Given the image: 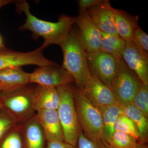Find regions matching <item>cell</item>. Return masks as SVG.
Wrapping results in <instances>:
<instances>
[{"label":"cell","mask_w":148,"mask_h":148,"mask_svg":"<svg viewBox=\"0 0 148 148\" xmlns=\"http://www.w3.org/2000/svg\"><path fill=\"white\" fill-rule=\"evenodd\" d=\"M16 6L18 12H24L26 16L25 23L19 29L31 31L34 38H42L44 42L42 46L44 49L52 45H60L75 23L76 17L65 14L60 16L56 22L40 19L32 14L26 1H17Z\"/></svg>","instance_id":"obj_1"},{"label":"cell","mask_w":148,"mask_h":148,"mask_svg":"<svg viewBox=\"0 0 148 148\" xmlns=\"http://www.w3.org/2000/svg\"><path fill=\"white\" fill-rule=\"evenodd\" d=\"M59 46L63 53L61 67L72 75L76 85L83 89L90 73L86 53L80 38L78 29L72 28Z\"/></svg>","instance_id":"obj_2"},{"label":"cell","mask_w":148,"mask_h":148,"mask_svg":"<svg viewBox=\"0 0 148 148\" xmlns=\"http://www.w3.org/2000/svg\"><path fill=\"white\" fill-rule=\"evenodd\" d=\"M29 84L0 94L2 109L16 124H25L36 112L34 104L36 87Z\"/></svg>","instance_id":"obj_3"},{"label":"cell","mask_w":148,"mask_h":148,"mask_svg":"<svg viewBox=\"0 0 148 148\" xmlns=\"http://www.w3.org/2000/svg\"><path fill=\"white\" fill-rule=\"evenodd\" d=\"M74 101L80 126L84 135L92 140H103L102 116L98 108L90 103L82 89L73 85Z\"/></svg>","instance_id":"obj_4"},{"label":"cell","mask_w":148,"mask_h":148,"mask_svg":"<svg viewBox=\"0 0 148 148\" xmlns=\"http://www.w3.org/2000/svg\"><path fill=\"white\" fill-rule=\"evenodd\" d=\"M60 102L57 111L61 122L64 140L75 147L80 132V126L74 101V91L72 84L57 88Z\"/></svg>","instance_id":"obj_5"},{"label":"cell","mask_w":148,"mask_h":148,"mask_svg":"<svg viewBox=\"0 0 148 148\" xmlns=\"http://www.w3.org/2000/svg\"><path fill=\"white\" fill-rule=\"evenodd\" d=\"M142 83L135 72L128 68L123 59H120L111 87L116 103L121 106L132 103Z\"/></svg>","instance_id":"obj_6"},{"label":"cell","mask_w":148,"mask_h":148,"mask_svg":"<svg viewBox=\"0 0 148 148\" xmlns=\"http://www.w3.org/2000/svg\"><path fill=\"white\" fill-rule=\"evenodd\" d=\"M42 46L29 52L14 51L5 47L0 49V71L21 68L27 65L38 67L59 66L58 64L46 58Z\"/></svg>","instance_id":"obj_7"},{"label":"cell","mask_w":148,"mask_h":148,"mask_svg":"<svg viewBox=\"0 0 148 148\" xmlns=\"http://www.w3.org/2000/svg\"><path fill=\"white\" fill-rule=\"evenodd\" d=\"M88 66L90 75L110 88L117 73L119 60L102 51L86 53Z\"/></svg>","instance_id":"obj_8"},{"label":"cell","mask_w":148,"mask_h":148,"mask_svg":"<svg viewBox=\"0 0 148 148\" xmlns=\"http://www.w3.org/2000/svg\"><path fill=\"white\" fill-rule=\"evenodd\" d=\"M74 82L75 80L72 75L59 66L39 67L29 73V83L37 85L57 88Z\"/></svg>","instance_id":"obj_9"},{"label":"cell","mask_w":148,"mask_h":148,"mask_svg":"<svg viewBox=\"0 0 148 148\" xmlns=\"http://www.w3.org/2000/svg\"><path fill=\"white\" fill-rule=\"evenodd\" d=\"M75 24L78 27L79 34L86 53H93L101 49L102 37L101 32L85 11L75 17Z\"/></svg>","instance_id":"obj_10"},{"label":"cell","mask_w":148,"mask_h":148,"mask_svg":"<svg viewBox=\"0 0 148 148\" xmlns=\"http://www.w3.org/2000/svg\"><path fill=\"white\" fill-rule=\"evenodd\" d=\"M82 90L85 96L96 108L116 103L110 88L90 74Z\"/></svg>","instance_id":"obj_11"},{"label":"cell","mask_w":148,"mask_h":148,"mask_svg":"<svg viewBox=\"0 0 148 148\" xmlns=\"http://www.w3.org/2000/svg\"><path fill=\"white\" fill-rule=\"evenodd\" d=\"M35 117L42 128L46 141L47 142L65 141L63 129L56 110L38 111Z\"/></svg>","instance_id":"obj_12"},{"label":"cell","mask_w":148,"mask_h":148,"mask_svg":"<svg viewBox=\"0 0 148 148\" xmlns=\"http://www.w3.org/2000/svg\"><path fill=\"white\" fill-rule=\"evenodd\" d=\"M113 8L109 0L88 9V13L101 32L119 36L115 25Z\"/></svg>","instance_id":"obj_13"},{"label":"cell","mask_w":148,"mask_h":148,"mask_svg":"<svg viewBox=\"0 0 148 148\" xmlns=\"http://www.w3.org/2000/svg\"><path fill=\"white\" fill-rule=\"evenodd\" d=\"M122 59L143 83L148 84V58L131 41L126 42Z\"/></svg>","instance_id":"obj_14"},{"label":"cell","mask_w":148,"mask_h":148,"mask_svg":"<svg viewBox=\"0 0 148 148\" xmlns=\"http://www.w3.org/2000/svg\"><path fill=\"white\" fill-rule=\"evenodd\" d=\"M115 25L118 34L125 42L131 41L135 30L140 26L139 17L125 11L113 8Z\"/></svg>","instance_id":"obj_15"},{"label":"cell","mask_w":148,"mask_h":148,"mask_svg":"<svg viewBox=\"0 0 148 148\" xmlns=\"http://www.w3.org/2000/svg\"><path fill=\"white\" fill-rule=\"evenodd\" d=\"M59 102L56 88L40 85L35 87L34 104L36 112L43 110H57Z\"/></svg>","instance_id":"obj_16"},{"label":"cell","mask_w":148,"mask_h":148,"mask_svg":"<svg viewBox=\"0 0 148 148\" xmlns=\"http://www.w3.org/2000/svg\"><path fill=\"white\" fill-rule=\"evenodd\" d=\"M29 73L21 68L0 71V88L6 92L29 84Z\"/></svg>","instance_id":"obj_17"},{"label":"cell","mask_w":148,"mask_h":148,"mask_svg":"<svg viewBox=\"0 0 148 148\" xmlns=\"http://www.w3.org/2000/svg\"><path fill=\"white\" fill-rule=\"evenodd\" d=\"M103 121V139L109 144L115 132L114 125L118 117L123 113L122 107L117 103L98 108Z\"/></svg>","instance_id":"obj_18"},{"label":"cell","mask_w":148,"mask_h":148,"mask_svg":"<svg viewBox=\"0 0 148 148\" xmlns=\"http://www.w3.org/2000/svg\"><path fill=\"white\" fill-rule=\"evenodd\" d=\"M122 107L123 113L133 122L139 135V143L147 144L148 140V118L132 103Z\"/></svg>","instance_id":"obj_19"},{"label":"cell","mask_w":148,"mask_h":148,"mask_svg":"<svg viewBox=\"0 0 148 148\" xmlns=\"http://www.w3.org/2000/svg\"><path fill=\"white\" fill-rule=\"evenodd\" d=\"M25 148H44L45 138L35 117L23 125Z\"/></svg>","instance_id":"obj_20"},{"label":"cell","mask_w":148,"mask_h":148,"mask_svg":"<svg viewBox=\"0 0 148 148\" xmlns=\"http://www.w3.org/2000/svg\"><path fill=\"white\" fill-rule=\"evenodd\" d=\"M101 33L102 40L100 50L119 60L122 59L126 42L119 36L109 34L101 32Z\"/></svg>","instance_id":"obj_21"},{"label":"cell","mask_w":148,"mask_h":148,"mask_svg":"<svg viewBox=\"0 0 148 148\" xmlns=\"http://www.w3.org/2000/svg\"><path fill=\"white\" fill-rule=\"evenodd\" d=\"M0 148H25L23 125L17 124L0 141Z\"/></svg>","instance_id":"obj_22"},{"label":"cell","mask_w":148,"mask_h":148,"mask_svg":"<svg viewBox=\"0 0 148 148\" xmlns=\"http://www.w3.org/2000/svg\"><path fill=\"white\" fill-rule=\"evenodd\" d=\"M139 142L126 133L115 131L112 136L109 145L111 148H136Z\"/></svg>","instance_id":"obj_23"},{"label":"cell","mask_w":148,"mask_h":148,"mask_svg":"<svg viewBox=\"0 0 148 148\" xmlns=\"http://www.w3.org/2000/svg\"><path fill=\"white\" fill-rule=\"evenodd\" d=\"M115 131H120L131 135L139 142V135L133 122L124 114L118 117L114 125Z\"/></svg>","instance_id":"obj_24"},{"label":"cell","mask_w":148,"mask_h":148,"mask_svg":"<svg viewBox=\"0 0 148 148\" xmlns=\"http://www.w3.org/2000/svg\"><path fill=\"white\" fill-rule=\"evenodd\" d=\"M132 103L148 118V84H141Z\"/></svg>","instance_id":"obj_25"},{"label":"cell","mask_w":148,"mask_h":148,"mask_svg":"<svg viewBox=\"0 0 148 148\" xmlns=\"http://www.w3.org/2000/svg\"><path fill=\"white\" fill-rule=\"evenodd\" d=\"M76 148H111L103 140H92L86 137L82 130L80 132Z\"/></svg>","instance_id":"obj_26"},{"label":"cell","mask_w":148,"mask_h":148,"mask_svg":"<svg viewBox=\"0 0 148 148\" xmlns=\"http://www.w3.org/2000/svg\"><path fill=\"white\" fill-rule=\"evenodd\" d=\"M131 41L141 52L148 58V35L140 26L135 30Z\"/></svg>","instance_id":"obj_27"},{"label":"cell","mask_w":148,"mask_h":148,"mask_svg":"<svg viewBox=\"0 0 148 148\" xmlns=\"http://www.w3.org/2000/svg\"><path fill=\"white\" fill-rule=\"evenodd\" d=\"M16 124L3 109L0 110V141Z\"/></svg>","instance_id":"obj_28"},{"label":"cell","mask_w":148,"mask_h":148,"mask_svg":"<svg viewBox=\"0 0 148 148\" xmlns=\"http://www.w3.org/2000/svg\"><path fill=\"white\" fill-rule=\"evenodd\" d=\"M104 1L105 0H79L78 1L79 8V12L81 13L87 11L88 9L101 3Z\"/></svg>","instance_id":"obj_29"},{"label":"cell","mask_w":148,"mask_h":148,"mask_svg":"<svg viewBox=\"0 0 148 148\" xmlns=\"http://www.w3.org/2000/svg\"><path fill=\"white\" fill-rule=\"evenodd\" d=\"M46 148H76V147L66 143L65 141H62L47 142Z\"/></svg>","instance_id":"obj_30"},{"label":"cell","mask_w":148,"mask_h":148,"mask_svg":"<svg viewBox=\"0 0 148 148\" xmlns=\"http://www.w3.org/2000/svg\"><path fill=\"white\" fill-rule=\"evenodd\" d=\"M12 2L10 0H0V9L4 6L7 5ZM1 24V23H0Z\"/></svg>","instance_id":"obj_31"},{"label":"cell","mask_w":148,"mask_h":148,"mask_svg":"<svg viewBox=\"0 0 148 148\" xmlns=\"http://www.w3.org/2000/svg\"><path fill=\"white\" fill-rule=\"evenodd\" d=\"M136 148H148V147L147 144H141V143H139L138 146Z\"/></svg>","instance_id":"obj_32"},{"label":"cell","mask_w":148,"mask_h":148,"mask_svg":"<svg viewBox=\"0 0 148 148\" xmlns=\"http://www.w3.org/2000/svg\"><path fill=\"white\" fill-rule=\"evenodd\" d=\"M4 47V46L3 45V44L2 38L1 35H0V49L3 48Z\"/></svg>","instance_id":"obj_33"},{"label":"cell","mask_w":148,"mask_h":148,"mask_svg":"<svg viewBox=\"0 0 148 148\" xmlns=\"http://www.w3.org/2000/svg\"><path fill=\"white\" fill-rule=\"evenodd\" d=\"M2 105L1 101V98H0V110L2 109Z\"/></svg>","instance_id":"obj_34"},{"label":"cell","mask_w":148,"mask_h":148,"mask_svg":"<svg viewBox=\"0 0 148 148\" xmlns=\"http://www.w3.org/2000/svg\"><path fill=\"white\" fill-rule=\"evenodd\" d=\"M1 88H0V94H1Z\"/></svg>","instance_id":"obj_35"}]
</instances>
